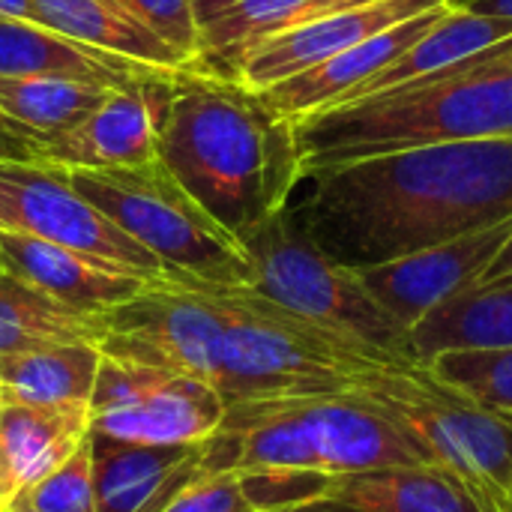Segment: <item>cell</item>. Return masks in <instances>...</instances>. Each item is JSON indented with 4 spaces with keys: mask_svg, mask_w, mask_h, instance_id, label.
<instances>
[{
    "mask_svg": "<svg viewBox=\"0 0 512 512\" xmlns=\"http://www.w3.org/2000/svg\"><path fill=\"white\" fill-rule=\"evenodd\" d=\"M252 264V285L282 309L330 327L348 339L423 363L411 333L399 327L363 288L360 276L330 261L288 216L276 213L243 240Z\"/></svg>",
    "mask_w": 512,
    "mask_h": 512,
    "instance_id": "52a82bcc",
    "label": "cell"
},
{
    "mask_svg": "<svg viewBox=\"0 0 512 512\" xmlns=\"http://www.w3.org/2000/svg\"><path fill=\"white\" fill-rule=\"evenodd\" d=\"M291 222L360 273L512 219V138L411 147L303 174Z\"/></svg>",
    "mask_w": 512,
    "mask_h": 512,
    "instance_id": "6da1fadb",
    "label": "cell"
},
{
    "mask_svg": "<svg viewBox=\"0 0 512 512\" xmlns=\"http://www.w3.org/2000/svg\"><path fill=\"white\" fill-rule=\"evenodd\" d=\"M411 342L423 363L444 351L512 348V273L477 282L438 306L411 330Z\"/></svg>",
    "mask_w": 512,
    "mask_h": 512,
    "instance_id": "603a6c76",
    "label": "cell"
},
{
    "mask_svg": "<svg viewBox=\"0 0 512 512\" xmlns=\"http://www.w3.org/2000/svg\"><path fill=\"white\" fill-rule=\"evenodd\" d=\"M0 75H39L99 87H126L171 72H159L144 63L75 42L72 36H63L39 21L0 18Z\"/></svg>",
    "mask_w": 512,
    "mask_h": 512,
    "instance_id": "e0dca14e",
    "label": "cell"
},
{
    "mask_svg": "<svg viewBox=\"0 0 512 512\" xmlns=\"http://www.w3.org/2000/svg\"><path fill=\"white\" fill-rule=\"evenodd\" d=\"M0 18H24V21H33L30 0H0Z\"/></svg>",
    "mask_w": 512,
    "mask_h": 512,
    "instance_id": "d590c367",
    "label": "cell"
},
{
    "mask_svg": "<svg viewBox=\"0 0 512 512\" xmlns=\"http://www.w3.org/2000/svg\"><path fill=\"white\" fill-rule=\"evenodd\" d=\"M225 309L216 393L225 405L354 390L402 357L306 321L249 285H213Z\"/></svg>",
    "mask_w": 512,
    "mask_h": 512,
    "instance_id": "277c9868",
    "label": "cell"
},
{
    "mask_svg": "<svg viewBox=\"0 0 512 512\" xmlns=\"http://www.w3.org/2000/svg\"><path fill=\"white\" fill-rule=\"evenodd\" d=\"M162 512H255L234 471L201 474Z\"/></svg>",
    "mask_w": 512,
    "mask_h": 512,
    "instance_id": "f546056e",
    "label": "cell"
},
{
    "mask_svg": "<svg viewBox=\"0 0 512 512\" xmlns=\"http://www.w3.org/2000/svg\"><path fill=\"white\" fill-rule=\"evenodd\" d=\"M96 512H162L204 471V441L180 447L126 444L90 429Z\"/></svg>",
    "mask_w": 512,
    "mask_h": 512,
    "instance_id": "5bb4252c",
    "label": "cell"
},
{
    "mask_svg": "<svg viewBox=\"0 0 512 512\" xmlns=\"http://www.w3.org/2000/svg\"><path fill=\"white\" fill-rule=\"evenodd\" d=\"M3 512H36V510L24 507V504H18V501H9V504H6V510H3Z\"/></svg>",
    "mask_w": 512,
    "mask_h": 512,
    "instance_id": "74e56055",
    "label": "cell"
},
{
    "mask_svg": "<svg viewBox=\"0 0 512 512\" xmlns=\"http://www.w3.org/2000/svg\"><path fill=\"white\" fill-rule=\"evenodd\" d=\"M237 0H192V12H195V21L198 27H207L216 15H222L228 6H234Z\"/></svg>",
    "mask_w": 512,
    "mask_h": 512,
    "instance_id": "836d02e7",
    "label": "cell"
},
{
    "mask_svg": "<svg viewBox=\"0 0 512 512\" xmlns=\"http://www.w3.org/2000/svg\"><path fill=\"white\" fill-rule=\"evenodd\" d=\"M99 351L111 360L204 381L216 390L225 309L210 282L165 279L105 315Z\"/></svg>",
    "mask_w": 512,
    "mask_h": 512,
    "instance_id": "ba28073f",
    "label": "cell"
},
{
    "mask_svg": "<svg viewBox=\"0 0 512 512\" xmlns=\"http://www.w3.org/2000/svg\"><path fill=\"white\" fill-rule=\"evenodd\" d=\"M0 273L81 315H108L111 309L141 297L150 285H159L15 231H0Z\"/></svg>",
    "mask_w": 512,
    "mask_h": 512,
    "instance_id": "9a60e30c",
    "label": "cell"
},
{
    "mask_svg": "<svg viewBox=\"0 0 512 512\" xmlns=\"http://www.w3.org/2000/svg\"><path fill=\"white\" fill-rule=\"evenodd\" d=\"M174 75L114 87L69 132L42 141V162L63 171L135 168L159 159V132Z\"/></svg>",
    "mask_w": 512,
    "mask_h": 512,
    "instance_id": "8fae6325",
    "label": "cell"
},
{
    "mask_svg": "<svg viewBox=\"0 0 512 512\" xmlns=\"http://www.w3.org/2000/svg\"><path fill=\"white\" fill-rule=\"evenodd\" d=\"M447 9H450V3L420 12V15L372 36L348 51H339L336 57L318 63L270 90H261V96L279 117H285L291 123H297L309 114L345 105L360 93V87H366L399 54H405Z\"/></svg>",
    "mask_w": 512,
    "mask_h": 512,
    "instance_id": "2e32d148",
    "label": "cell"
},
{
    "mask_svg": "<svg viewBox=\"0 0 512 512\" xmlns=\"http://www.w3.org/2000/svg\"><path fill=\"white\" fill-rule=\"evenodd\" d=\"M0 162H42V141L0 114Z\"/></svg>",
    "mask_w": 512,
    "mask_h": 512,
    "instance_id": "4dcf8cb0",
    "label": "cell"
},
{
    "mask_svg": "<svg viewBox=\"0 0 512 512\" xmlns=\"http://www.w3.org/2000/svg\"><path fill=\"white\" fill-rule=\"evenodd\" d=\"M303 174L411 147L512 138V39L426 81L294 123Z\"/></svg>",
    "mask_w": 512,
    "mask_h": 512,
    "instance_id": "3957f363",
    "label": "cell"
},
{
    "mask_svg": "<svg viewBox=\"0 0 512 512\" xmlns=\"http://www.w3.org/2000/svg\"><path fill=\"white\" fill-rule=\"evenodd\" d=\"M354 393L381 405L435 465L453 471L483 512H512V426L444 384L426 363L372 369Z\"/></svg>",
    "mask_w": 512,
    "mask_h": 512,
    "instance_id": "8992f818",
    "label": "cell"
},
{
    "mask_svg": "<svg viewBox=\"0 0 512 512\" xmlns=\"http://www.w3.org/2000/svg\"><path fill=\"white\" fill-rule=\"evenodd\" d=\"M512 273V234L510 240L504 243V249L498 252V258L492 261V267H489V273L483 276V282H489V279H501V276H510Z\"/></svg>",
    "mask_w": 512,
    "mask_h": 512,
    "instance_id": "e575fe53",
    "label": "cell"
},
{
    "mask_svg": "<svg viewBox=\"0 0 512 512\" xmlns=\"http://www.w3.org/2000/svg\"><path fill=\"white\" fill-rule=\"evenodd\" d=\"M132 18H138L153 36L174 48L186 63L198 54L201 27L192 12V0H117Z\"/></svg>",
    "mask_w": 512,
    "mask_h": 512,
    "instance_id": "f1b7e54d",
    "label": "cell"
},
{
    "mask_svg": "<svg viewBox=\"0 0 512 512\" xmlns=\"http://www.w3.org/2000/svg\"><path fill=\"white\" fill-rule=\"evenodd\" d=\"M159 162L237 240L282 213L303 180L294 123L243 81L192 66L174 75Z\"/></svg>",
    "mask_w": 512,
    "mask_h": 512,
    "instance_id": "7a4b0ae2",
    "label": "cell"
},
{
    "mask_svg": "<svg viewBox=\"0 0 512 512\" xmlns=\"http://www.w3.org/2000/svg\"><path fill=\"white\" fill-rule=\"evenodd\" d=\"M0 231L27 234L120 273L165 282V267L45 162H0Z\"/></svg>",
    "mask_w": 512,
    "mask_h": 512,
    "instance_id": "9c48e42d",
    "label": "cell"
},
{
    "mask_svg": "<svg viewBox=\"0 0 512 512\" xmlns=\"http://www.w3.org/2000/svg\"><path fill=\"white\" fill-rule=\"evenodd\" d=\"M222 417L225 402L210 384L102 354L90 399L93 432L126 444L180 447L216 435Z\"/></svg>",
    "mask_w": 512,
    "mask_h": 512,
    "instance_id": "30bf717a",
    "label": "cell"
},
{
    "mask_svg": "<svg viewBox=\"0 0 512 512\" xmlns=\"http://www.w3.org/2000/svg\"><path fill=\"white\" fill-rule=\"evenodd\" d=\"M512 39L510 18H492V15H477L468 9H459L450 3V9L405 51L399 54L381 75H375L360 93L351 99H366L378 93H390L417 81H426L432 75L450 72L504 42Z\"/></svg>",
    "mask_w": 512,
    "mask_h": 512,
    "instance_id": "d6986e66",
    "label": "cell"
},
{
    "mask_svg": "<svg viewBox=\"0 0 512 512\" xmlns=\"http://www.w3.org/2000/svg\"><path fill=\"white\" fill-rule=\"evenodd\" d=\"M459 9L477 12V15H492V18H510L512 21V0H450Z\"/></svg>",
    "mask_w": 512,
    "mask_h": 512,
    "instance_id": "1f68e13d",
    "label": "cell"
},
{
    "mask_svg": "<svg viewBox=\"0 0 512 512\" xmlns=\"http://www.w3.org/2000/svg\"><path fill=\"white\" fill-rule=\"evenodd\" d=\"M342 6H348V3H363V0H339Z\"/></svg>",
    "mask_w": 512,
    "mask_h": 512,
    "instance_id": "ab89813d",
    "label": "cell"
},
{
    "mask_svg": "<svg viewBox=\"0 0 512 512\" xmlns=\"http://www.w3.org/2000/svg\"><path fill=\"white\" fill-rule=\"evenodd\" d=\"M90 435V405L6 402L0 420V480L24 492L57 471Z\"/></svg>",
    "mask_w": 512,
    "mask_h": 512,
    "instance_id": "ac0fdd59",
    "label": "cell"
},
{
    "mask_svg": "<svg viewBox=\"0 0 512 512\" xmlns=\"http://www.w3.org/2000/svg\"><path fill=\"white\" fill-rule=\"evenodd\" d=\"M114 87L39 78V75H0V114L33 132L39 141H51L75 129Z\"/></svg>",
    "mask_w": 512,
    "mask_h": 512,
    "instance_id": "484cf974",
    "label": "cell"
},
{
    "mask_svg": "<svg viewBox=\"0 0 512 512\" xmlns=\"http://www.w3.org/2000/svg\"><path fill=\"white\" fill-rule=\"evenodd\" d=\"M512 219L486 231L396 258L381 267L360 270L372 300L408 333L456 294L474 288L510 240Z\"/></svg>",
    "mask_w": 512,
    "mask_h": 512,
    "instance_id": "7c38bea8",
    "label": "cell"
},
{
    "mask_svg": "<svg viewBox=\"0 0 512 512\" xmlns=\"http://www.w3.org/2000/svg\"><path fill=\"white\" fill-rule=\"evenodd\" d=\"M267 512H360L357 507L345 504V501H336V498H315V501H306V504H294V507H279V510Z\"/></svg>",
    "mask_w": 512,
    "mask_h": 512,
    "instance_id": "d6a6232c",
    "label": "cell"
},
{
    "mask_svg": "<svg viewBox=\"0 0 512 512\" xmlns=\"http://www.w3.org/2000/svg\"><path fill=\"white\" fill-rule=\"evenodd\" d=\"M327 498L360 512H483L474 492L444 465H402L333 477Z\"/></svg>",
    "mask_w": 512,
    "mask_h": 512,
    "instance_id": "7402d4cb",
    "label": "cell"
},
{
    "mask_svg": "<svg viewBox=\"0 0 512 512\" xmlns=\"http://www.w3.org/2000/svg\"><path fill=\"white\" fill-rule=\"evenodd\" d=\"M3 411H6V393H3V387H0V420H3Z\"/></svg>",
    "mask_w": 512,
    "mask_h": 512,
    "instance_id": "f35d334b",
    "label": "cell"
},
{
    "mask_svg": "<svg viewBox=\"0 0 512 512\" xmlns=\"http://www.w3.org/2000/svg\"><path fill=\"white\" fill-rule=\"evenodd\" d=\"M69 183L123 234L141 243L168 279L252 285L243 243L228 234L156 159L135 168L66 171Z\"/></svg>",
    "mask_w": 512,
    "mask_h": 512,
    "instance_id": "5b68a950",
    "label": "cell"
},
{
    "mask_svg": "<svg viewBox=\"0 0 512 512\" xmlns=\"http://www.w3.org/2000/svg\"><path fill=\"white\" fill-rule=\"evenodd\" d=\"M426 366L477 408L512 426V348L444 351Z\"/></svg>",
    "mask_w": 512,
    "mask_h": 512,
    "instance_id": "4316f807",
    "label": "cell"
},
{
    "mask_svg": "<svg viewBox=\"0 0 512 512\" xmlns=\"http://www.w3.org/2000/svg\"><path fill=\"white\" fill-rule=\"evenodd\" d=\"M105 315H81L42 291L0 273V360L9 354L105 339Z\"/></svg>",
    "mask_w": 512,
    "mask_h": 512,
    "instance_id": "d4e9b609",
    "label": "cell"
},
{
    "mask_svg": "<svg viewBox=\"0 0 512 512\" xmlns=\"http://www.w3.org/2000/svg\"><path fill=\"white\" fill-rule=\"evenodd\" d=\"M339 6V0H237L201 27L192 69L237 81L246 57L261 42Z\"/></svg>",
    "mask_w": 512,
    "mask_h": 512,
    "instance_id": "44dd1931",
    "label": "cell"
},
{
    "mask_svg": "<svg viewBox=\"0 0 512 512\" xmlns=\"http://www.w3.org/2000/svg\"><path fill=\"white\" fill-rule=\"evenodd\" d=\"M9 501H18L36 512H96L90 441H84L72 453V459H66L45 480L24 492H15Z\"/></svg>",
    "mask_w": 512,
    "mask_h": 512,
    "instance_id": "83f0119b",
    "label": "cell"
},
{
    "mask_svg": "<svg viewBox=\"0 0 512 512\" xmlns=\"http://www.w3.org/2000/svg\"><path fill=\"white\" fill-rule=\"evenodd\" d=\"M33 21L72 36L75 42L102 48L108 54L144 63L159 72H183L186 63L174 48L153 36L117 0H30Z\"/></svg>",
    "mask_w": 512,
    "mask_h": 512,
    "instance_id": "ffe728a7",
    "label": "cell"
},
{
    "mask_svg": "<svg viewBox=\"0 0 512 512\" xmlns=\"http://www.w3.org/2000/svg\"><path fill=\"white\" fill-rule=\"evenodd\" d=\"M9 498H12V492H9V486L0 480V512L6 510V504H9Z\"/></svg>",
    "mask_w": 512,
    "mask_h": 512,
    "instance_id": "8d00e7d4",
    "label": "cell"
},
{
    "mask_svg": "<svg viewBox=\"0 0 512 512\" xmlns=\"http://www.w3.org/2000/svg\"><path fill=\"white\" fill-rule=\"evenodd\" d=\"M450 0H363L315 15L303 24L282 30L261 42L243 63L240 78L252 90H270L330 57L348 51L420 12L444 6Z\"/></svg>",
    "mask_w": 512,
    "mask_h": 512,
    "instance_id": "4fadbf2b",
    "label": "cell"
},
{
    "mask_svg": "<svg viewBox=\"0 0 512 512\" xmlns=\"http://www.w3.org/2000/svg\"><path fill=\"white\" fill-rule=\"evenodd\" d=\"M102 351L93 342L45 345L0 360L6 402L24 405H90Z\"/></svg>",
    "mask_w": 512,
    "mask_h": 512,
    "instance_id": "cb8c5ba5",
    "label": "cell"
}]
</instances>
